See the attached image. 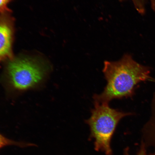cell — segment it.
<instances>
[{"mask_svg": "<svg viewBox=\"0 0 155 155\" xmlns=\"http://www.w3.org/2000/svg\"><path fill=\"white\" fill-rule=\"evenodd\" d=\"M103 72L106 86L101 94L93 96L94 102L99 103L131 97L137 84L152 78L149 68L137 62L127 54L119 61H104Z\"/></svg>", "mask_w": 155, "mask_h": 155, "instance_id": "6da1fadb", "label": "cell"}, {"mask_svg": "<svg viewBox=\"0 0 155 155\" xmlns=\"http://www.w3.org/2000/svg\"><path fill=\"white\" fill-rule=\"evenodd\" d=\"M91 113L86 123L90 127L91 137L94 139L95 150L112 155L110 144L116 127L123 118L133 114L112 108L108 103L96 102Z\"/></svg>", "mask_w": 155, "mask_h": 155, "instance_id": "7a4b0ae2", "label": "cell"}, {"mask_svg": "<svg viewBox=\"0 0 155 155\" xmlns=\"http://www.w3.org/2000/svg\"><path fill=\"white\" fill-rule=\"evenodd\" d=\"M43 66L31 58H12L7 72L12 86L19 90H26L40 82L45 74Z\"/></svg>", "mask_w": 155, "mask_h": 155, "instance_id": "3957f363", "label": "cell"}, {"mask_svg": "<svg viewBox=\"0 0 155 155\" xmlns=\"http://www.w3.org/2000/svg\"><path fill=\"white\" fill-rule=\"evenodd\" d=\"M9 13L0 15V61L12 58L14 21Z\"/></svg>", "mask_w": 155, "mask_h": 155, "instance_id": "277c9868", "label": "cell"}, {"mask_svg": "<svg viewBox=\"0 0 155 155\" xmlns=\"http://www.w3.org/2000/svg\"><path fill=\"white\" fill-rule=\"evenodd\" d=\"M141 132V140L147 148H152L155 152V106L153 108L151 117L143 127Z\"/></svg>", "mask_w": 155, "mask_h": 155, "instance_id": "5b68a950", "label": "cell"}, {"mask_svg": "<svg viewBox=\"0 0 155 155\" xmlns=\"http://www.w3.org/2000/svg\"><path fill=\"white\" fill-rule=\"evenodd\" d=\"M15 145L19 147H26L35 146V145L31 143H26L17 142L8 139L0 134V150L8 145Z\"/></svg>", "mask_w": 155, "mask_h": 155, "instance_id": "8992f818", "label": "cell"}, {"mask_svg": "<svg viewBox=\"0 0 155 155\" xmlns=\"http://www.w3.org/2000/svg\"><path fill=\"white\" fill-rule=\"evenodd\" d=\"M121 2L127 0H120ZM132 2L135 8L139 14L141 15L145 14L146 11L147 0H130Z\"/></svg>", "mask_w": 155, "mask_h": 155, "instance_id": "52a82bcc", "label": "cell"}, {"mask_svg": "<svg viewBox=\"0 0 155 155\" xmlns=\"http://www.w3.org/2000/svg\"><path fill=\"white\" fill-rule=\"evenodd\" d=\"M147 147L145 143L142 140H141L140 148L137 152L136 155H155V152L150 153H148L147 152ZM128 151L126 150L125 151V155H130L129 154Z\"/></svg>", "mask_w": 155, "mask_h": 155, "instance_id": "ba28073f", "label": "cell"}, {"mask_svg": "<svg viewBox=\"0 0 155 155\" xmlns=\"http://www.w3.org/2000/svg\"><path fill=\"white\" fill-rule=\"evenodd\" d=\"M12 0H0V13L10 12V9L7 5Z\"/></svg>", "mask_w": 155, "mask_h": 155, "instance_id": "9c48e42d", "label": "cell"}, {"mask_svg": "<svg viewBox=\"0 0 155 155\" xmlns=\"http://www.w3.org/2000/svg\"><path fill=\"white\" fill-rule=\"evenodd\" d=\"M151 8L153 11H155V0H149Z\"/></svg>", "mask_w": 155, "mask_h": 155, "instance_id": "30bf717a", "label": "cell"}, {"mask_svg": "<svg viewBox=\"0 0 155 155\" xmlns=\"http://www.w3.org/2000/svg\"><path fill=\"white\" fill-rule=\"evenodd\" d=\"M150 81H153V82H155V79H154L152 78V79H151Z\"/></svg>", "mask_w": 155, "mask_h": 155, "instance_id": "8fae6325", "label": "cell"}]
</instances>
